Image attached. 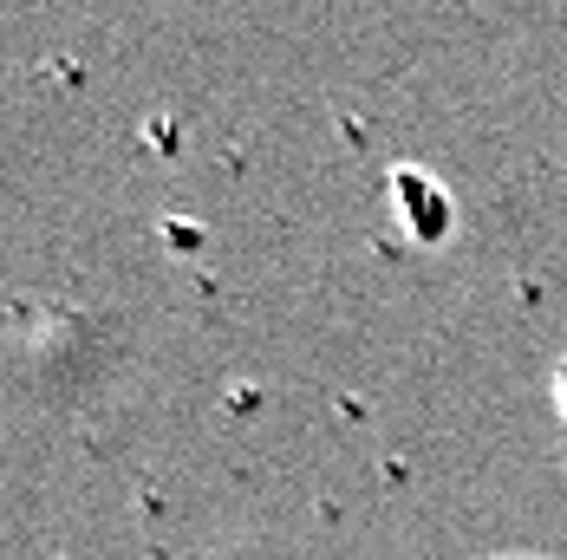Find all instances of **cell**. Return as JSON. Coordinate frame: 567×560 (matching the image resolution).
Here are the masks:
<instances>
[{"instance_id": "6da1fadb", "label": "cell", "mask_w": 567, "mask_h": 560, "mask_svg": "<svg viewBox=\"0 0 567 560\" xmlns=\"http://www.w3.org/2000/svg\"><path fill=\"white\" fill-rule=\"evenodd\" d=\"M398 203H404V228L417 235V241H444L451 235V196L424 176V189H417V169H398L392 176Z\"/></svg>"}, {"instance_id": "7a4b0ae2", "label": "cell", "mask_w": 567, "mask_h": 560, "mask_svg": "<svg viewBox=\"0 0 567 560\" xmlns=\"http://www.w3.org/2000/svg\"><path fill=\"white\" fill-rule=\"evenodd\" d=\"M555 411H561V424H567V352H561V365H555Z\"/></svg>"}, {"instance_id": "3957f363", "label": "cell", "mask_w": 567, "mask_h": 560, "mask_svg": "<svg viewBox=\"0 0 567 560\" xmlns=\"http://www.w3.org/2000/svg\"><path fill=\"white\" fill-rule=\"evenodd\" d=\"M496 560H542V554H496Z\"/></svg>"}]
</instances>
